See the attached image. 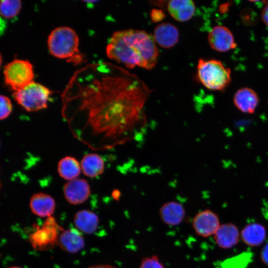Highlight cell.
I'll return each mask as SVG.
<instances>
[{
    "label": "cell",
    "instance_id": "6da1fadb",
    "mask_svg": "<svg viewBox=\"0 0 268 268\" xmlns=\"http://www.w3.org/2000/svg\"><path fill=\"white\" fill-rule=\"evenodd\" d=\"M89 75L84 82L72 77L63 96V111L67 121L79 122L76 136L88 143L116 144L131 133L140 120L144 96L137 91H123V80L115 76ZM92 143H90V145Z\"/></svg>",
    "mask_w": 268,
    "mask_h": 268
},
{
    "label": "cell",
    "instance_id": "7a4b0ae2",
    "mask_svg": "<svg viewBox=\"0 0 268 268\" xmlns=\"http://www.w3.org/2000/svg\"><path fill=\"white\" fill-rule=\"evenodd\" d=\"M110 59L133 68L155 67L158 49L153 35L143 30L128 29L114 32L106 47Z\"/></svg>",
    "mask_w": 268,
    "mask_h": 268
},
{
    "label": "cell",
    "instance_id": "3957f363",
    "mask_svg": "<svg viewBox=\"0 0 268 268\" xmlns=\"http://www.w3.org/2000/svg\"><path fill=\"white\" fill-rule=\"evenodd\" d=\"M47 45L49 52L56 58L74 63L83 60L78 50V35L69 27L60 26L53 30L48 36Z\"/></svg>",
    "mask_w": 268,
    "mask_h": 268
},
{
    "label": "cell",
    "instance_id": "277c9868",
    "mask_svg": "<svg viewBox=\"0 0 268 268\" xmlns=\"http://www.w3.org/2000/svg\"><path fill=\"white\" fill-rule=\"evenodd\" d=\"M197 72L201 83L211 90H222L231 82L230 69L219 60L200 59Z\"/></svg>",
    "mask_w": 268,
    "mask_h": 268
},
{
    "label": "cell",
    "instance_id": "5b68a950",
    "mask_svg": "<svg viewBox=\"0 0 268 268\" xmlns=\"http://www.w3.org/2000/svg\"><path fill=\"white\" fill-rule=\"evenodd\" d=\"M52 91L45 86L34 81L14 91L13 96L21 106L28 112L46 108Z\"/></svg>",
    "mask_w": 268,
    "mask_h": 268
},
{
    "label": "cell",
    "instance_id": "8992f818",
    "mask_svg": "<svg viewBox=\"0 0 268 268\" xmlns=\"http://www.w3.org/2000/svg\"><path fill=\"white\" fill-rule=\"evenodd\" d=\"M5 83L14 91L34 81V70L28 60L14 59L4 67Z\"/></svg>",
    "mask_w": 268,
    "mask_h": 268
},
{
    "label": "cell",
    "instance_id": "52a82bcc",
    "mask_svg": "<svg viewBox=\"0 0 268 268\" xmlns=\"http://www.w3.org/2000/svg\"><path fill=\"white\" fill-rule=\"evenodd\" d=\"M61 229L62 228L54 217H48L42 227L30 235L29 241L37 250H49L58 244L59 232Z\"/></svg>",
    "mask_w": 268,
    "mask_h": 268
},
{
    "label": "cell",
    "instance_id": "ba28073f",
    "mask_svg": "<svg viewBox=\"0 0 268 268\" xmlns=\"http://www.w3.org/2000/svg\"><path fill=\"white\" fill-rule=\"evenodd\" d=\"M192 225L196 233L202 237L214 235L220 225L218 215L210 209L199 212L193 219Z\"/></svg>",
    "mask_w": 268,
    "mask_h": 268
},
{
    "label": "cell",
    "instance_id": "9c48e42d",
    "mask_svg": "<svg viewBox=\"0 0 268 268\" xmlns=\"http://www.w3.org/2000/svg\"><path fill=\"white\" fill-rule=\"evenodd\" d=\"M207 39L210 47L218 52H228L237 46L232 32L223 25L213 27L209 31Z\"/></svg>",
    "mask_w": 268,
    "mask_h": 268
},
{
    "label": "cell",
    "instance_id": "30bf717a",
    "mask_svg": "<svg viewBox=\"0 0 268 268\" xmlns=\"http://www.w3.org/2000/svg\"><path fill=\"white\" fill-rule=\"evenodd\" d=\"M63 192L67 201L75 205L82 203L88 199L90 194V189L86 180L76 178L65 184Z\"/></svg>",
    "mask_w": 268,
    "mask_h": 268
},
{
    "label": "cell",
    "instance_id": "8fae6325",
    "mask_svg": "<svg viewBox=\"0 0 268 268\" xmlns=\"http://www.w3.org/2000/svg\"><path fill=\"white\" fill-rule=\"evenodd\" d=\"M233 101L235 107L240 112L253 114L259 104L257 93L252 88L242 87L234 94Z\"/></svg>",
    "mask_w": 268,
    "mask_h": 268
},
{
    "label": "cell",
    "instance_id": "7c38bea8",
    "mask_svg": "<svg viewBox=\"0 0 268 268\" xmlns=\"http://www.w3.org/2000/svg\"><path fill=\"white\" fill-rule=\"evenodd\" d=\"M217 245L227 249L235 246L240 238V232L237 226L232 223L220 224L214 235Z\"/></svg>",
    "mask_w": 268,
    "mask_h": 268
},
{
    "label": "cell",
    "instance_id": "4fadbf2b",
    "mask_svg": "<svg viewBox=\"0 0 268 268\" xmlns=\"http://www.w3.org/2000/svg\"><path fill=\"white\" fill-rule=\"evenodd\" d=\"M29 205L33 213L41 217H51L56 207L54 198L43 193L33 195L30 200Z\"/></svg>",
    "mask_w": 268,
    "mask_h": 268
},
{
    "label": "cell",
    "instance_id": "5bb4252c",
    "mask_svg": "<svg viewBox=\"0 0 268 268\" xmlns=\"http://www.w3.org/2000/svg\"><path fill=\"white\" fill-rule=\"evenodd\" d=\"M153 37L156 43L163 48H170L179 40V33L177 28L170 23L158 25L154 31Z\"/></svg>",
    "mask_w": 268,
    "mask_h": 268
},
{
    "label": "cell",
    "instance_id": "9a60e30c",
    "mask_svg": "<svg viewBox=\"0 0 268 268\" xmlns=\"http://www.w3.org/2000/svg\"><path fill=\"white\" fill-rule=\"evenodd\" d=\"M58 244L61 249L72 254L78 252L85 245L82 235L74 228L63 230L60 234Z\"/></svg>",
    "mask_w": 268,
    "mask_h": 268
},
{
    "label": "cell",
    "instance_id": "2e32d148",
    "mask_svg": "<svg viewBox=\"0 0 268 268\" xmlns=\"http://www.w3.org/2000/svg\"><path fill=\"white\" fill-rule=\"evenodd\" d=\"M159 215L165 224L169 226H176L183 221L185 210L180 203L172 201L164 203L160 207Z\"/></svg>",
    "mask_w": 268,
    "mask_h": 268
},
{
    "label": "cell",
    "instance_id": "e0dca14e",
    "mask_svg": "<svg viewBox=\"0 0 268 268\" xmlns=\"http://www.w3.org/2000/svg\"><path fill=\"white\" fill-rule=\"evenodd\" d=\"M167 9L171 16L176 20L184 22L193 16L195 5L191 0H172L168 2Z\"/></svg>",
    "mask_w": 268,
    "mask_h": 268
},
{
    "label": "cell",
    "instance_id": "ac0fdd59",
    "mask_svg": "<svg viewBox=\"0 0 268 268\" xmlns=\"http://www.w3.org/2000/svg\"><path fill=\"white\" fill-rule=\"evenodd\" d=\"M265 227L259 223H251L246 225L240 232V238L247 245L257 247L261 245L266 238Z\"/></svg>",
    "mask_w": 268,
    "mask_h": 268
},
{
    "label": "cell",
    "instance_id": "d6986e66",
    "mask_svg": "<svg viewBox=\"0 0 268 268\" xmlns=\"http://www.w3.org/2000/svg\"><path fill=\"white\" fill-rule=\"evenodd\" d=\"M73 222L78 230L84 233L91 234L97 229L99 219L97 215L93 211L84 209L78 211L75 214Z\"/></svg>",
    "mask_w": 268,
    "mask_h": 268
},
{
    "label": "cell",
    "instance_id": "ffe728a7",
    "mask_svg": "<svg viewBox=\"0 0 268 268\" xmlns=\"http://www.w3.org/2000/svg\"><path fill=\"white\" fill-rule=\"evenodd\" d=\"M81 169L85 176L96 177L104 172V162L97 154H87L81 160Z\"/></svg>",
    "mask_w": 268,
    "mask_h": 268
},
{
    "label": "cell",
    "instance_id": "44dd1931",
    "mask_svg": "<svg viewBox=\"0 0 268 268\" xmlns=\"http://www.w3.org/2000/svg\"><path fill=\"white\" fill-rule=\"evenodd\" d=\"M78 161L71 156H66L60 160L58 165L60 176L67 180H72L77 177L81 170Z\"/></svg>",
    "mask_w": 268,
    "mask_h": 268
},
{
    "label": "cell",
    "instance_id": "7402d4cb",
    "mask_svg": "<svg viewBox=\"0 0 268 268\" xmlns=\"http://www.w3.org/2000/svg\"><path fill=\"white\" fill-rule=\"evenodd\" d=\"M252 259L251 252H244L224 261L222 268H247Z\"/></svg>",
    "mask_w": 268,
    "mask_h": 268
},
{
    "label": "cell",
    "instance_id": "603a6c76",
    "mask_svg": "<svg viewBox=\"0 0 268 268\" xmlns=\"http://www.w3.org/2000/svg\"><path fill=\"white\" fill-rule=\"evenodd\" d=\"M21 1L19 0H1L0 13L2 17L11 18L16 16L21 8Z\"/></svg>",
    "mask_w": 268,
    "mask_h": 268
},
{
    "label": "cell",
    "instance_id": "cb8c5ba5",
    "mask_svg": "<svg viewBox=\"0 0 268 268\" xmlns=\"http://www.w3.org/2000/svg\"><path fill=\"white\" fill-rule=\"evenodd\" d=\"M139 268H165L162 263L156 255L143 258Z\"/></svg>",
    "mask_w": 268,
    "mask_h": 268
},
{
    "label": "cell",
    "instance_id": "d4e9b609",
    "mask_svg": "<svg viewBox=\"0 0 268 268\" xmlns=\"http://www.w3.org/2000/svg\"><path fill=\"white\" fill-rule=\"evenodd\" d=\"M0 101V120H3L7 118L10 114L12 106L10 99L6 96L1 95Z\"/></svg>",
    "mask_w": 268,
    "mask_h": 268
},
{
    "label": "cell",
    "instance_id": "484cf974",
    "mask_svg": "<svg viewBox=\"0 0 268 268\" xmlns=\"http://www.w3.org/2000/svg\"><path fill=\"white\" fill-rule=\"evenodd\" d=\"M165 14L160 9H153L151 12V18L154 22H158L164 18Z\"/></svg>",
    "mask_w": 268,
    "mask_h": 268
},
{
    "label": "cell",
    "instance_id": "4316f807",
    "mask_svg": "<svg viewBox=\"0 0 268 268\" xmlns=\"http://www.w3.org/2000/svg\"><path fill=\"white\" fill-rule=\"evenodd\" d=\"M260 256L262 262L268 266V243L266 244L262 248Z\"/></svg>",
    "mask_w": 268,
    "mask_h": 268
},
{
    "label": "cell",
    "instance_id": "83f0119b",
    "mask_svg": "<svg viewBox=\"0 0 268 268\" xmlns=\"http://www.w3.org/2000/svg\"><path fill=\"white\" fill-rule=\"evenodd\" d=\"M261 19L263 23L268 27V3L266 4L262 11Z\"/></svg>",
    "mask_w": 268,
    "mask_h": 268
},
{
    "label": "cell",
    "instance_id": "f1b7e54d",
    "mask_svg": "<svg viewBox=\"0 0 268 268\" xmlns=\"http://www.w3.org/2000/svg\"><path fill=\"white\" fill-rule=\"evenodd\" d=\"M88 268H116L109 265H98L90 267Z\"/></svg>",
    "mask_w": 268,
    "mask_h": 268
},
{
    "label": "cell",
    "instance_id": "f546056e",
    "mask_svg": "<svg viewBox=\"0 0 268 268\" xmlns=\"http://www.w3.org/2000/svg\"><path fill=\"white\" fill-rule=\"evenodd\" d=\"M120 196V192L118 190H115L112 193V196L115 199H119Z\"/></svg>",
    "mask_w": 268,
    "mask_h": 268
},
{
    "label": "cell",
    "instance_id": "4dcf8cb0",
    "mask_svg": "<svg viewBox=\"0 0 268 268\" xmlns=\"http://www.w3.org/2000/svg\"><path fill=\"white\" fill-rule=\"evenodd\" d=\"M8 268H22L19 267H11Z\"/></svg>",
    "mask_w": 268,
    "mask_h": 268
}]
</instances>
